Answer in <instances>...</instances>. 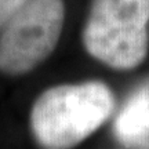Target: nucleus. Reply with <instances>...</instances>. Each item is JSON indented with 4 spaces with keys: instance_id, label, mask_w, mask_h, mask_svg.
Instances as JSON below:
<instances>
[{
    "instance_id": "f257e3e1",
    "label": "nucleus",
    "mask_w": 149,
    "mask_h": 149,
    "mask_svg": "<svg viewBox=\"0 0 149 149\" xmlns=\"http://www.w3.org/2000/svg\"><path fill=\"white\" fill-rule=\"evenodd\" d=\"M115 108V94L101 80L53 86L33 102L29 127L42 148H73L100 130Z\"/></svg>"
},
{
    "instance_id": "f03ea898",
    "label": "nucleus",
    "mask_w": 149,
    "mask_h": 149,
    "mask_svg": "<svg viewBox=\"0 0 149 149\" xmlns=\"http://www.w3.org/2000/svg\"><path fill=\"white\" fill-rule=\"evenodd\" d=\"M81 42L108 68H138L149 51V0H93Z\"/></svg>"
},
{
    "instance_id": "7ed1b4c3",
    "label": "nucleus",
    "mask_w": 149,
    "mask_h": 149,
    "mask_svg": "<svg viewBox=\"0 0 149 149\" xmlns=\"http://www.w3.org/2000/svg\"><path fill=\"white\" fill-rule=\"evenodd\" d=\"M65 25L64 0H28L1 28L0 72L22 76L54 53Z\"/></svg>"
},
{
    "instance_id": "20e7f679",
    "label": "nucleus",
    "mask_w": 149,
    "mask_h": 149,
    "mask_svg": "<svg viewBox=\"0 0 149 149\" xmlns=\"http://www.w3.org/2000/svg\"><path fill=\"white\" fill-rule=\"evenodd\" d=\"M119 145L131 149H149V77L130 91L112 124Z\"/></svg>"
},
{
    "instance_id": "39448f33",
    "label": "nucleus",
    "mask_w": 149,
    "mask_h": 149,
    "mask_svg": "<svg viewBox=\"0 0 149 149\" xmlns=\"http://www.w3.org/2000/svg\"><path fill=\"white\" fill-rule=\"evenodd\" d=\"M28 0H0V29Z\"/></svg>"
}]
</instances>
